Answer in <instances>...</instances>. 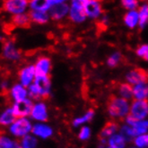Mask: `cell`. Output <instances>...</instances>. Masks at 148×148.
Masks as SVG:
<instances>
[{
    "label": "cell",
    "mask_w": 148,
    "mask_h": 148,
    "mask_svg": "<svg viewBox=\"0 0 148 148\" xmlns=\"http://www.w3.org/2000/svg\"><path fill=\"white\" fill-rule=\"evenodd\" d=\"M33 127V123L30 117H19L6 129V132L15 139L20 140L31 133Z\"/></svg>",
    "instance_id": "6da1fadb"
},
{
    "label": "cell",
    "mask_w": 148,
    "mask_h": 148,
    "mask_svg": "<svg viewBox=\"0 0 148 148\" xmlns=\"http://www.w3.org/2000/svg\"><path fill=\"white\" fill-rule=\"evenodd\" d=\"M107 109L109 114L113 118H124L129 112V104L126 99L110 96L108 99Z\"/></svg>",
    "instance_id": "7a4b0ae2"
},
{
    "label": "cell",
    "mask_w": 148,
    "mask_h": 148,
    "mask_svg": "<svg viewBox=\"0 0 148 148\" xmlns=\"http://www.w3.org/2000/svg\"><path fill=\"white\" fill-rule=\"evenodd\" d=\"M1 56L6 61L16 62L22 58V53L17 48L14 41L7 39L4 41L2 45Z\"/></svg>",
    "instance_id": "3957f363"
},
{
    "label": "cell",
    "mask_w": 148,
    "mask_h": 148,
    "mask_svg": "<svg viewBox=\"0 0 148 148\" xmlns=\"http://www.w3.org/2000/svg\"><path fill=\"white\" fill-rule=\"evenodd\" d=\"M29 2L27 0H3L2 8L5 12L12 14H24L28 8Z\"/></svg>",
    "instance_id": "277c9868"
},
{
    "label": "cell",
    "mask_w": 148,
    "mask_h": 148,
    "mask_svg": "<svg viewBox=\"0 0 148 148\" xmlns=\"http://www.w3.org/2000/svg\"><path fill=\"white\" fill-rule=\"evenodd\" d=\"M30 118L31 119V121H34L35 122H46L48 121V107L42 100H38L33 103Z\"/></svg>",
    "instance_id": "5b68a950"
},
{
    "label": "cell",
    "mask_w": 148,
    "mask_h": 148,
    "mask_svg": "<svg viewBox=\"0 0 148 148\" xmlns=\"http://www.w3.org/2000/svg\"><path fill=\"white\" fill-rule=\"evenodd\" d=\"M36 78L34 64H27L21 68L18 71V82L28 88L31 85Z\"/></svg>",
    "instance_id": "8992f818"
},
{
    "label": "cell",
    "mask_w": 148,
    "mask_h": 148,
    "mask_svg": "<svg viewBox=\"0 0 148 148\" xmlns=\"http://www.w3.org/2000/svg\"><path fill=\"white\" fill-rule=\"evenodd\" d=\"M33 103H34L33 100H31L30 97L19 102L12 103L11 106L13 108V111L16 116V118L30 117L31 109H33Z\"/></svg>",
    "instance_id": "52a82bcc"
},
{
    "label": "cell",
    "mask_w": 148,
    "mask_h": 148,
    "mask_svg": "<svg viewBox=\"0 0 148 148\" xmlns=\"http://www.w3.org/2000/svg\"><path fill=\"white\" fill-rule=\"evenodd\" d=\"M7 96L11 103H15V102L24 100L29 97L28 88L24 87L19 82L15 83L10 87L9 90L7 91Z\"/></svg>",
    "instance_id": "ba28073f"
},
{
    "label": "cell",
    "mask_w": 148,
    "mask_h": 148,
    "mask_svg": "<svg viewBox=\"0 0 148 148\" xmlns=\"http://www.w3.org/2000/svg\"><path fill=\"white\" fill-rule=\"evenodd\" d=\"M129 114L139 121L145 119L148 115V102L137 99L133 101L129 109Z\"/></svg>",
    "instance_id": "9c48e42d"
},
{
    "label": "cell",
    "mask_w": 148,
    "mask_h": 148,
    "mask_svg": "<svg viewBox=\"0 0 148 148\" xmlns=\"http://www.w3.org/2000/svg\"><path fill=\"white\" fill-rule=\"evenodd\" d=\"M35 86L37 87L40 100L47 99L50 96V91H51V79L49 75L47 76H36L34 82Z\"/></svg>",
    "instance_id": "30bf717a"
},
{
    "label": "cell",
    "mask_w": 148,
    "mask_h": 148,
    "mask_svg": "<svg viewBox=\"0 0 148 148\" xmlns=\"http://www.w3.org/2000/svg\"><path fill=\"white\" fill-rule=\"evenodd\" d=\"M126 79L129 81V83L134 84V85L147 83L148 82V71L141 68H135L126 74Z\"/></svg>",
    "instance_id": "8fae6325"
},
{
    "label": "cell",
    "mask_w": 148,
    "mask_h": 148,
    "mask_svg": "<svg viewBox=\"0 0 148 148\" xmlns=\"http://www.w3.org/2000/svg\"><path fill=\"white\" fill-rule=\"evenodd\" d=\"M31 134H33L37 138L47 139L53 135V130L45 122H35L33 123Z\"/></svg>",
    "instance_id": "7c38bea8"
},
{
    "label": "cell",
    "mask_w": 148,
    "mask_h": 148,
    "mask_svg": "<svg viewBox=\"0 0 148 148\" xmlns=\"http://www.w3.org/2000/svg\"><path fill=\"white\" fill-rule=\"evenodd\" d=\"M36 76H47L49 75L51 70V61L47 56H40L35 62Z\"/></svg>",
    "instance_id": "4fadbf2b"
},
{
    "label": "cell",
    "mask_w": 148,
    "mask_h": 148,
    "mask_svg": "<svg viewBox=\"0 0 148 148\" xmlns=\"http://www.w3.org/2000/svg\"><path fill=\"white\" fill-rule=\"evenodd\" d=\"M16 119L12 106H6L0 112V128L7 129Z\"/></svg>",
    "instance_id": "5bb4252c"
},
{
    "label": "cell",
    "mask_w": 148,
    "mask_h": 148,
    "mask_svg": "<svg viewBox=\"0 0 148 148\" xmlns=\"http://www.w3.org/2000/svg\"><path fill=\"white\" fill-rule=\"evenodd\" d=\"M49 11V16L51 17V19L60 20L64 16H66V14L68 13L69 7L67 4L61 3V4H57V5H51V7Z\"/></svg>",
    "instance_id": "9a60e30c"
},
{
    "label": "cell",
    "mask_w": 148,
    "mask_h": 148,
    "mask_svg": "<svg viewBox=\"0 0 148 148\" xmlns=\"http://www.w3.org/2000/svg\"><path fill=\"white\" fill-rule=\"evenodd\" d=\"M0 148H22L19 140L10 136L7 132L0 131Z\"/></svg>",
    "instance_id": "2e32d148"
},
{
    "label": "cell",
    "mask_w": 148,
    "mask_h": 148,
    "mask_svg": "<svg viewBox=\"0 0 148 148\" xmlns=\"http://www.w3.org/2000/svg\"><path fill=\"white\" fill-rule=\"evenodd\" d=\"M11 23L15 27L27 29L31 26V21L29 16V14L24 13V14H21L13 15V17L11 19Z\"/></svg>",
    "instance_id": "e0dca14e"
},
{
    "label": "cell",
    "mask_w": 148,
    "mask_h": 148,
    "mask_svg": "<svg viewBox=\"0 0 148 148\" xmlns=\"http://www.w3.org/2000/svg\"><path fill=\"white\" fill-rule=\"evenodd\" d=\"M84 11H85L86 16L95 18L101 14V6L96 0H89L85 6H84Z\"/></svg>",
    "instance_id": "ac0fdd59"
},
{
    "label": "cell",
    "mask_w": 148,
    "mask_h": 148,
    "mask_svg": "<svg viewBox=\"0 0 148 148\" xmlns=\"http://www.w3.org/2000/svg\"><path fill=\"white\" fill-rule=\"evenodd\" d=\"M119 130V124L115 121H108L104 125L102 130L100 132L99 138L100 139H106L110 138L111 136H113Z\"/></svg>",
    "instance_id": "d6986e66"
},
{
    "label": "cell",
    "mask_w": 148,
    "mask_h": 148,
    "mask_svg": "<svg viewBox=\"0 0 148 148\" xmlns=\"http://www.w3.org/2000/svg\"><path fill=\"white\" fill-rule=\"evenodd\" d=\"M86 17L85 11H84V7L79 6L76 5H71L70 8V19L76 23H81L83 22L84 19Z\"/></svg>",
    "instance_id": "ffe728a7"
},
{
    "label": "cell",
    "mask_w": 148,
    "mask_h": 148,
    "mask_svg": "<svg viewBox=\"0 0 148 148\" xmlns=\"http://www.w3.org/2000/svg\"><path fill=\"white\" fill-rule=\"evenodd\" d=\"M29 16L31 18V23H34L37 24H45L48 23L49 15L47 14V12H40V11H34L31 10L28 13Z\"/></svg>",
    "instance_id": "44dd1931"
},
{
    "label": "cell",
    "mask_w": 148,
    "mask_h": 148,
    "mask_svg": "<svg viewBox=\"0 0 148 148\" xmlns=\"http://www.w3.org/2000/svg\"><path fill=\"white\" fill-rule=\"evenodd\" d=\"M31 10L40 12H47L51 7L50 0H31L29 2Z\"/></svg>",
    "instance_id": "7402d4cb"
},
{
    "label": "cell",
    "mask_w": 148,
    "mask_h": 148,
    "mask_svg": "<svg viewBox=\"0 0 148 148\" xmlns=\"http://www.w3.org/2000/svg\"><path fill=\"white\" fill-rule=\"evenodd\" d=\"M133 96L137 100H145L148 97V85L146 83L137 84L133 88Z\"/></svg>",
    "instance_id": "603a6c76"
},
{
    "label": "cell",
    "mask_w": 148,
    "mask_h": 148,
    "mask_svg": "<svg viewBox=\"0 0 148 148\" xmlns=\"http://www.w3.org/2000/svg\"><path fill=\"white\" fill-rule=\"evenodd\" d=\"M19 144L22 148H36L38 145V138L33 134H29L19 140Z\"/></svg>",
    "instance_id": "cb8c5ba5"
},
{
    "label": "cell",
    "mask_w": 148,
    "mask_h": 148,
    "mask_svg": "<svg viewBox=\"0 0 148 148\" xmlns=\"http://www.w3.org/2000/svg\"><path fill=\"white\" fill-rule=\"evenodd\" d=\"M109 145L112 148H124L126 146V140L124 137L120 134H114L109 138Z\"/></svg>",
    "instance_id": "d4e9b609"
},
{
    "label": "cell",
    "mask_w": 148,
    "mask_h": 148,
    "mask_svg": "<svg viewBox=\"0 0 148 148\" xmlns=\"http://www.w3.org/2000/svg\"><path fill=\"white\" fill-rule=\"evenodd\" d=\"M119 92L120 97L126 100L131 99L133 96V88L130 84L128 83H121L119 86Z\"/></svg>",
    "instance_id": "484cf974"
},
{
    "label": "cell",
    "mask_w": 148,
    "mask_h": 148,
    "mask_svg": "<svg viewBox=\"0 0 148 148\" xmlns=\"http://www.w3.org/2000/svg\"><path fill=\"white\" fill-rule=\"evenodd\" d=\"M138 18H139V15L137 14V12L131 11L125 15L124 22L129 28H134L136 25L137 22H138Z\"/></svg>",
    "instance_id": "4316f807"
},
{
    "label": "cell",
    "mask_w": 148,
    "mask_h": 148,
    "mask_svg": "<svg viewBox=\"0 0 148 148\" xmlns=\"http://www.w3.org/2000/svg\"><path fill=\"white\" fill-rule=\"evenodd\" d=\"M120 135L124 137L126 141H132L135 138V134L134 132V130L131 126L125 125L121 127L120 129Z\"/></svg>",
    "instance_id": "83f0119b"
},
{
    "label": "cell",
    "mask_w": 148,
    "mask_h": 148,
    "mask_svg": "<svg viewBox=\"0 0 148 148\" xmlns=\"http://www.w3.org/2000/svg\"><path fill=\"white\" fill-rule=\"evenodd\" d=\"M132 128H133L134 132L136 136L139 135H143V134L146 133L148 130V121H145V120L138 121L135 124V126L132 127Z\"/></svg>",
    "instance_id": "f1b7e54d"
},
{
    "label": "cell",
    "mask_w": 148,
    "mask_h": 148,
    "mask_svg": "<svg viewBox=\"0 0 148 148\" xmlns=\"http://www.w3.org/2000/svg\"><path fill=\"white\" fill-rule=\"evenodd\" d=\"M93 116H94V112L92 110H90L84 115H83V116H81V117H78V118L74 120L73 125L75 126V127H77V126H79L81 124L88 122V121H90L93 118Z\"/></svg>",
    "instance_id": "f546056e"
},
{
    "label": "cell",
    "mask_w": 148,
    "mask_h": 148,
    "mask_svg": "<svg viewBox=\"0 0 148 148\" xmlns=\"http://www.w3.org/2000/svg\"><path fill=\"white\" fill-rule=\"evenodd\" d=\"M139 25L144 28L148 21V5H145L139 9Z\"/></svg>",
    "instance_id": "4dcf8cb0"
},
{
    "label": "cell",
    "mask_w": 148,
    "mask_h": 148,
    "mask_svg": "<svg viewBox=\"0 0 148 148\" xmlns=\"http://www.w3.org/2000/svg\"><path fill=\"white\" fill-rule=\"evenodd\" d=\"M135 145L140 148L148 147V135L143 134V135H139L135 136Z\"/></svg>",
    "instance_id": "1f68e13d"
},
{
    "label": "cell",
    "mask_w": 148,
    "mask_h": 148,
    "mask_svg": "<svg viewBox=\"0 0 148 148\" xmlns=\"http://www.w3.org/2000/svg\"><path fill=\"white\" fill-rule=\"evenodd\" d=\"M28 94H29V97L31 100H40V93L39 90L37 88V87L35 86V84L33 83L31 85H30L28 87Z\"/></svg>",
    "instance_id": "d6a6232c"
},
{
    "label": "cell",
    "mask_w": 148,
    "mask_h": 148,
    "mask_svg": "<svg viewBox=\"0 0 148 148\" xmlns=\"http://www.w3.org/2000/svg\"><path fill=\"white\" fill-rule=\"evenodd\" d=\"M122 59V56L121 54H120V53H115V54H113L107 61V63L108 65L110 67H116L119 63L120 62Z\"/></svg>",
    "instance_id": "836d02e7"
},
{
    "label": "cell",
    "mask_w": 148,
    "mask_h": 148,
    "mask_svg": "<svg viewBox=\"0 0 148 148\" xmlns=\"http://www.w3.org/2000/svg\"><path fill=\"white\" fill-rule=\"evenodd\" d=\"M136 55L148 61V45H142L136 49Z\"/></svg>",
    "instance_id": "e575fe53"
},
{
    "label": "cell",
    "mask_w": 148,
    "mask_h": 148,
    "mask_svg": "<svg viewBox=\"0 0 148 148\" xmlns=\"http://www.w3.org/2000/svg\"><path fill=\"white\" fill-rule=\"evenodd\" d=\"M91 135V131L88 127H83V128L81 129L80 132H79V138L81 140H86L90 137Z\"/></svg>",
    "instance_id": "d590c367"
},
{
    "label": "cell",
    "mask_w": 148,
    "mask_h": 148,
    "mask_svg": "<svg viewBox=\"0 0 148 148\" xmlns=\"http://www.w3.org/2000/svg\"><path fill=\"white\" fill-rule=\"evenodd\" d=\"M122 5L126 9H135L137 6V0H121Z\"/></svg>",
    "instance_id": "8d00e7d4"
},
{
    "label": "cell",
    "mask_w": 148,
    "mask_h": 148,
    "mask_svg": "<svg viewBox=\"0 0 148 148\" xmlns=\"http://www.w3.org/2000/svg\"><path fill=\"white\" fill-rule=\"evenodd\" d=\"M139 121V120H137V119L134 118L133 116H131L130 114H129L128 116H126V124L129 125V126H131V127L135 126V124L137 121Z\"/></svg>",
    "instance_id": "74e56055"
},
{
    "label": "cell",
    "mask_w": 148,
    "mask_h": 148,
    "mask_svg": "<svg viewBox=\"0 0 148 148\" xmlns=\"http://www.w3.org/2000/svg\"><path fill=\"white\" fill-rule=\"evenodd\" d=\"M0 88H1L2 91H6L7 92L9 90V88H10L8 80H2L1 83H0Z\"/></svg>",
    "instance_id": "f35d334b"
},
{
    "label": "cell",
    "mask_w": 148,
    "mask_h": 148,
    "mask_svg": "<svg viewBox=\"0 0 148 148\" xmlns=\"http://www.w3.org/2000/svg\"><path fill=\"white\" fill-rule=\"evenodd\" d=\"M88 1H89V0H72V4L84 7V6H85V5L87 4Z\"/></svg>",
    "instance_id": "ab89813d"
},
{
    "label": "cell",
    "mask_w": 148,
    "mask_h": 148,
    "mask_svg": "<svg viewBox=\"0 0 148 148\" xmlns=\"http://www.w3.org/2000/svg\"><path fill=\"white\" fill-rule=\"evenodd\" d=\"M65 1H67V0H50V3H51V5H53L57 4H61Z\"/></svg>",
    "instance_id": "60d3db41"
},
{
    "label": "cell",
    "mask_w": 148,
    "mask_h": 148,
    "mask_svg": "<svg viewBox=\"0 0 148 148\" xmlns=\"http://www.w3.org/2000/svg\"><path fill=\"white\" fill-rule=\"evenodd\" d=\"M131 148H140V147H131Z\"/></svg>",
    "instance_id": "b9f144b4"
},
{
    "label": "cell",
    "mask_w": 148,
    "mask_h": 148,
    "mask_svg": "<svg viewBox=\"0 0 148 148\" xmlns=\"http://www.w3.org/2000/svg\"><path fill=\"white\" fill-rule=\"evenodd\" d=\"M96 1H101V0H96Z\"/></svg>",
    "instance_id": "7bdbcfd3"
},
{
    "label": "cell",
    "mask_w": 148,
    "mask_h": 148,
    "mask_svg": "<svg viewBox=\"0 0 148 148\" xmlns=\"http://www.w3.org/2000/svg\"><path fill=\"white\" fill-rule=\"evenodd\" d=\"M27 1H28V2H30V1H31V0H27Z\"/></svg>",
    "instance_id": "ee69618b"
},
{
    "label": "cell",
    "mask_w": 148,
    "mask_h": 148,
    "mask_svg": "<svg viewBox=\"0 0 148 148\" xmlns=\"http://www.w3.org/2000/svg\"><path fill=\"white\" fill-rule=\"evenodd\" d=\"M108 148H112V147H108Z\"/></svg>",
    "instance_id": "f6af8a7d"
}]
</instances>
